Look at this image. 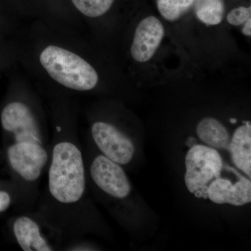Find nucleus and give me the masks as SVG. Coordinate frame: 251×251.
<instances>
[{"label": "nucleus", "instance_id": "obj_17", "mask_svg": "<svg viewBox=\"0 0 251 251\" xmlns=\"http://www.w3.org/2000/svg\"><path fill=\"white\" fill-rule=\"evenodd\" d=\"M11 198L9 195L4 191H0V212L4 211L9 207Z\"/></svg>", "mask_w": 251, "mask_h": 251}, {"label": "nucleus", "instance_id": "obj_2", "mask_svg": "<svg viewBox=\"0 0 251 251\" xmlns=\"http://www.w3.org/2000/svg\"><path fill=\"white\" fill-rule=\"evenodd\" d=\"M40 62L50 76L67 88L88 91L98 83V74L88 62L58 46L46 48L41 52Z\"/></svg>", "mask_w": 251, "mask_h": 251}, {"label": "nucleus", "instance_id": "obj_1", "mask_svg": "<svg viewBox=\"0 0 251 251\" xmlns=\"http://www.w3.org/2000/svg\"><path fill=\"white\" fill-rule=\"evenodd\" d=\"M83 160L80 150L70 143L57 144L49 171L51 195L59 202H77L85 191Z\"/></svg>", "mask_w": 251, "mask_h": 251}, {"label": "nucleus", "instance_id": "obj_5", "mask_svg": "<svg viewBox=\"0 0 251 251\" xmlns=\"http://www.w3.org/2000/svg\"><path fill=\"white\" fill-rule=\"evenodd\" d=\"M90 174L95 184L112 197L124 198L130 192L129 180L118 163L106 156H97L90 168Z\"/></svg>", "mask_w": 251, "mask_h": 251}, {"label": "nucleus", "instance_id": "obj_8", "mask_svg": "<svg viewBox=\"0 0 251 251\" xmlns=\"http://www.w3.org/2000/svg\"><path fill=\"white\" fill-rule=\"evenodd\" d=\"M165 35L161 21L155 16L145 18L135 29L130 53L135 61L146 62L152 58Z\"/></svg>", "mask_w": 251, "mask_h": 251}, {"label": "nucleus", "instance_id": "obj_6", "mask_svg": "<svg viewBox=\"0 0 251 251\" xmlns=\"http://www.w3.org/2000/svg\"><path fill=\"white\" fill-rule=\"evenodd\" d=\"M11 166L27 181H35L47 162V153L39 144L20 143L8 150Z\"/></svg>", "mask_w": 251, "mask_h": 251}, {"label": "nucleus", "instance_id": "obj_14", "mask_svg": "<svg viewBox=\"0 0 251 251\" xmlns=\"http://www.w3.org/2000/svg\"><path fill=\"white\" fill-rule=\"evenodd\" d=\"M194 0H157L160 14L168 21H175L192 8Z\"/></svg>", "mask_w": 251, "mask_h": 251}, {"label": "nucleus", "instance_id": "obj_19", "mask_svg": "<svg viewBox=\"0 0 251 251\" xmlns=\"http://www.w3.org/2000/svg\"><path fill=\"white\" fill-rule=\"evenodd\" d=\"M196 143H197V140H196V138H193V137H190V138H188L187 141H186V145L191 148L197 145Z\"/></svg>", "mask_w": 251, "mask_h": 251}, {"label": "nucleus", "instance_id": "obj_13", "mask_svg": "<svg viewBox=\"0 0 251 251\" xmlns=\"http://www.w3.org/2000/svg\"><path fill=\"white\" fill-rule=\"evenodd\" d=\"M193 6L196 16L202 23L216 25L222 21L224 14L223 0H194Z\"/></svg>", "mask_w": 251, "mask_h": 251}, {"label": "nucleus", "instance_id": "obj_10", "mask_svg": "<svg viewBox=\"0 0 251 251\" xmlns=\"http://www.w3.org/2000/svg\"><path fill=\"white\" fill-rule=\"evenodd\" d=\"M228 150L231 158L238 169L251 176V126L243 125L234 132Z\"/></svg>", "mask_w": 251, "mask_h": 251}, {"label": "nucleus", "instance_id": "obj_11", "mask_svg": "<svg viewBox=\"0 0 251 251\" xmlns=\"http://www.w3.org/2000/svg\"><path fill=\"white\" fill-rule=\"evenodd\" d=\"M15 236L24 251H51L47 243L41 237L39 226L27 217H21L15 222Z\"/></svg>", "mask_w": 251, "mask_h": 251}, {"label": "nucleus", "instance_id": "obj_9", "mask_svg": "<svg viewBox=\"0 0 251 251\" xmlns=\"http://www.w3.org/2000/svg\"><path fill=\"white\" fill-rule=\"evenodd\" d=\"M208 198L216 204H229L243 206L251 201L250 178L238 173L237 180L233 183L228 178L219 177L211 181L207 188Z\"/></svg>", "mask_w": 251, "mask_h": 251}, {"label": "nucleus", "instance_id": "obj_4", "mask_svg": "<svg viewBox=\"0 0 251 251\" xmlns=\"http://www.w3.org/2000/svg\"><path fill=\"white\" fill-rule=\"evenodd\" d=\"M97 146L107 158L118 164L129 163L134 154L133 142L110 124L99 122L92 128Z\"/></svg>", "mask_w": 251, "mask_h": 251}, {"label": "nucleus", "instance_id": "obj_3", "mask_svg": "<svg viewBox=\"0 0 251 251\" xmlns=\"http://www.w3.org/2000/svg\"><path fill=\"white\" fill-rule=\"evenodd\" d=\"M185 163V184L191 193L207 187L224 168L222 157L216 149L198 144L186 153Z\"/></svg>", "mask_w": 251, "mask_h": 251}, {"label": "nucleus", "instance_id": "obj_7", "mask_svg": "<svg viewBox=\"0 0 251 251\" xmlns=\"http://www.w3.org/2000/svg\"><path fill=\"white\" fill-rule=\"evenodd\" d=\"M3 128L16 135L17 143L39 144L41 141L35 120L29 109L20 102L9 103L1 115Z\"/></svg>", "mask_w": 251, "mask_h": 251}, {"label": "nucleus", "instance_id": "obj_16", "mask_svg": "<svg viewBox=\"0 0 251 251\" xmlns=\"http://www.w3.org/2000/svg\"><path fill=\"white\" fill-rule=\"evenodd\" d=\"M251 17V7H240L232 9L227 16L229 24L234 26L242 25Z\"/></svg>", "mask_w": 251, "mask_h": 251}, {"label": "nucleus", "instance_id": "obj_12", "mask_svg": "<svg viewBox=\"0 0 251 251\" xmlns=\"http://www.w3.org/2000/svg\"><path fill=\"white\" fill-rule=\"evenodd\" d=\"M196 133L200 139L210 148L228 149L230 138L227 128L212 117H206L198 123Z\"/></svg>", "mask_w": 251, "mask_h": 251}, {"label": "nucleus", "instance_id": "obj_18", "mask_svg": "<svg viewBox=\"0 0 251 251\" xmlns=\"http://www.w3.org/2000/svg\"><path fill=\"white\" fill-rule=\"evenodd\" d=\"M244 28H243L242 32L244 35L251 36V17L248 19L247 22L244 23Z\"/></svg>", "mask_w": 251, "mask_h": 251}, {"label": "nucleus", "instance_id": "obj_20", "mask_svg": "<svg viewBox=\"0 0 251 251\" xmlns=\"http://www.w3.org/2000/svg\"><path fill=\"white\" fill-rule=\"evenodd\" d=\"M229 122H230L231 123L235 124L237 123V119L232 118L229 120Z\"/></svg>", "mask_w": 251, "mask_h": 251}, {"label": "nucleus", "instance_id": "obj_21", "mask_svg": "<svg viewBox=\"0 0 251 251\" xmlns=\"http://www.w3.org/2000/svg\"><path fill=\"white\" fill-rule=\"evenodd\" d=\"M57 129H58L59 131V130H60V128H59V127H57Z\"/></svg>", "mask_w": 251, "mask_h": 251}, {"label": "nucleus", "instance_id": "obj_15", "mask_svg": "<svg viewBox=\"0 0 251 251\" xmlns=\"http://www.w3.org/2000/svg\"><path fill=\"white\" fill-rule=\"evenodd\" d=\"M115 0H72L73 4L82 14L97 18L105 14Z\"/></svg>", "mask_w": 251, "mask_h": 251}]
</instances>
